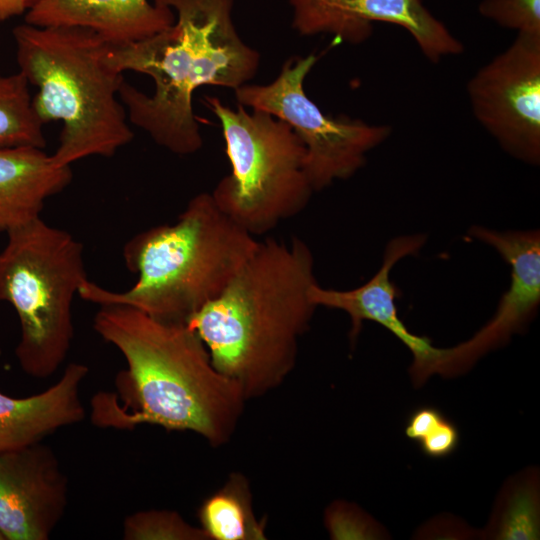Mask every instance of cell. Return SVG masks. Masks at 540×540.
<instances>
[{
  "mask_svg": "<svg viewBox=\"0 0 540 540\" xmlns=\"http://www.w3.org/2000/svg\"><path fill=\"white\" fill-rule=\"evenodd\" d=\"M219 119L231 172L211 193L219 208L253 236L299 214L314 192L305 146L286 122L269 113L232 109L206 96Z\"/></svg>",
  "mask_w": 540,
  "mask_h": 540,
  "instance_id": "7",
  "label": "cell"
},
{
  "mask_svg": "<svg viewBox=\"0 0 540 540\" xmlns=\"http://www.w3.org/2000/svg\"><path fill=\"white\" fill-rule=\"evenodd\" d=\"M477 121L511 156L540 162V37L514 42L480 68L467 84Z\"/></svg>",
  "mask_w": 540,
  "mask_h": 540,
  "instance_id": "9",
  "label": "cell"
},
{
  "mask_svg": "<svg viewBox=\"0 0 540 540\" xmlns=\"http://www.w3.org/2000/svg\"><path fill=\"white\" fill-rule=\"evenodd\" d=\"M325 523L333 539H375L383 535L372 519L348 503L331 505Z\"/></svg>",
  "mask_w": 540,
  "mask_h": 540,
  "instance_id": "22",
  "label": "cell"
},
{
  "mask_svg": "<svg viewBox=\"0 0 540 540\" xmlns=\"http://www.w3.org/2000/svg\"><path fill=\"white\" fill-rule=\"evenodd\" d=\"M72 177L71 166H58L43 148H0V233L39 218L45 201Z\"/></svg>",
  "mask_w": 540,
  "mask_h": 540,
  "instance_id": "16",
  "label": "cell"
},
{
  "mask_svg": "<svg viewBox=\"0 0 540 540\" xmlns=\"http://www.w3.org/2000/svg\"><path fill=\"white\" fill-rule=\"evenodd\" d=\"M469 233L497 250L510 265V284L485 326L465 342L442 350L437 374L444 377L466 372L486 353L505 345L535 316L540 304V232L473 226Z\"/></svg>",
  "mask_w": 540,
  "mask_h": 540,
  "instance_id": "10",
  "label": "cell"
},
{
  "mask_svg": "<svg viewBox=\"0 0 540 540\" xmlns=\"http://www.w3.org/2000/svg\"><path fill=\"white\" fill-rule=\"evenodd\" d=\"M7 236L0 252V301L11 304L19 319L20 367L45 379L63 364L73 340V298L88 280L83 245L41 217Z\"/></svg>",
  "mask_w": 540,
  "mask_h": 540,
  "instance_id": "6",
  "label": "cell"
},
{
  "mask_svg": "<svg viewBox=\"0 0 540 540\" xmlns=\"http://www.w3.org/2000/svg\"><path fill=\"white\" fill-rule=\"evenodd\" d=\"M200 528L207 540H264L265 521L253 510L247 479L230 474L218 490L209 495L198 509Z\"/></svg>",
  "mask_w": 540,
  "mask_h": 540,
  "instance_id": "17",
  "label": "cell"
},
{
  "mask_svg": "<svg viewBox=\"0 0 540 540\" xmlns=\"http://www.w3.org/2000/svg\"><path fill=\"white\" fill-rule=\"evenodd\" d=\"M497 540H535L540 535L539 479L524 471L506 483L486 528Z\"/></svg>",
  "mask_w": 540,
  "mask_h": 540,
  "instance_id": "18",
  "label": "cell"
},
{
  "mask_svg": "<svg viewBox=\"0 0 540 540\" xmlns=\"http://www.w3.org/2000/svg\"><path fill=\"white\" fill-rule=\"evenodd\" d=\"M459 441L457 426L445 416L417 444L425 456L440 459L454 453Z\"/></svg>",
  "mask_w": 540,
  "mask_h": 540,
  "instance_id": "23",
  "label": "cell"
},
{
  "mask_svg": "<svg viewBox=\"0 0 540 540\" xmlns=\"http://www.w3.org/2000/svg\"><path fill=\"white\" fill-rule=\"evenodd\" d=\"M88 371L82 363H70L56 383L28 397L0 391V453L42 442L55 431L81 422L86 411L80 388Z\"/></svg>",
  "mask_w": 540,
  "mask_h": 540,
  "instance_id": "15",
  "label": "cell"
},
{
  "mask_svg": "<svg viewBox=\"0 0 540 540\" xmlns=\"http://www.w3.org/2000/svg\"><path fill=\"white\" fill-rule=\"evenodd\" d=\"M257 245L211 193H199L174 223L141 231L125 243V266L137 275L129 289L111 291L88 279L78 295L99 306H128L159 320L187 323L223 292Z\"/></svg>",
  "mask_w": 540,
  "mask_h": 540,
  "instance_id": "4",
  "label": "cell"
},
{
  "mask_svg": "<svg viewBox=\"0 0 540 540\" xmlns=\"http://www.w3.org/2000/svg\"><path fill=\"white\" fill-rule=\"evenodd\" d=\"M16 59L29 84L37 88L33 109L43 125L63 124L51 155L58 166L90 156L112 157L134 134L118 91L124 80L108 61L110 44L80 26L13 29Z\"/></svg>",
  "mask_w": 540,
  "mask_h": 540,
  "instance_id": "5",
  "label": "cell"
},
{
  "mask_svg": "<svg viewBox=\"0 0 540 540\" xmlns=\"http://www.w3.org/2000/svg\"><path fill=\"white\" fill-rule=\"evenodd\" d=\"M93 328L126 361L114 389L91 399L95 426L133 430L155 425L196 433L212 446L230 440L246 398L213 366L205 344L187 323L108 305L100 306Z\"/></svg>",
  "mask_w": 540,
  "mask_h": 540,
  "instance_id": "1",
  "label": "cell"
},
{
  "mask_svg": "<svg viewBox=\"0 0 540 540\" xmlns=\"http://www.w3.org/2000/svg\"><path fill=\"white\" fill-rule=\"evenodd\" d=\"M175 21L173 11L149 0H39L26 14L35 26H80L111 45L153 36Z\"/></svg>",
  "mask_w": 540,
  "mask_h": 540,
  "instance_id": "14",
  "label": "cell"
},
{
  "mask_svg": "<svg viewBox=\"0 0 540 540\" xmlns=\"http://www.w3.org/2000/svg\"><path fill=\"white\" fill-rule=\"evenodd\" d=\"M478 12L503 28L540 37V0H482Z\"/></svg>",
  "mask_w": 540,
  "mask_h": 540,
  "instance_id": "21",
  "label": "cell"
},
{
  "mask_svg": "<svg viewBox=\"0 0 540 540\" xmlns=\"http://www.w3.org/2000/svg\"><path fill=\"white\" fill-rule=\"evenodd\" d=\"M170 8L167 29L124 45H111L109 63L119 72L150 76L148 95L125 79L118 95L129 122L155 143L177 155H189L203 144L192 106L204 85L237 89L254 78L259 53L240 38L232 18L234 0H154Z\"/></svg>",
  "mask_w": 540,
  "mask_h": 540,
  "instance_id": "2",
  "label": "cell"
},
{
  "mask_svg": "<svg viewBox=\"0 0 540 540\" xmlns=\"http://www.w3.org/2000/svg\"><path fill=\"white\" fill-rule=\"evenodd\" d=\"M39 0H0V22L26 14Z\"/></svg>",
  "mask_w": 540,
  "mask_h": 540,
  "instance_id": "25",
  "label": "cell"
},
{
  "mask_svg": "<svg viewBox=\"0 0 540 540\" xmlns=\"http://www.w3.org/2000/svg\"><path fill=\"white\" fill-rule=\"evenodd\" d=\"M68 504V479L42 442L0 453V533L4 540H47Z\"/></svg>",
  "mask_w": 540,
  "mask_h": 540,
  "instance_id": "12",
  "label": "cell"
},
{
  "mask_svg": "<svg viewBox=\"0 0 540 540\" xmlns=\"http://www.w3.org/2000/svg\"><path fill=\"white\" fill-rule=\"evenodd\" d=\"M444 417L445 415L435 407H419L409 415L405 434L410 440L418 443Z\"/></svg>",
  "mask_w": 540,
  "mask_h": 540,
  "instance_id": "24",
  "label": "cell"
},
{
  "mask_svg": "<svg viewBox=\"0 0 540 540\" xmlns=\"http://www.w3.org/2000/svg\"><path fill=\"white\" fill-rule=\"evenodd\" d=\"M0 540H4L3 536L1 535V533H0Z\"/></svg>",
  "mask_w": 540,
  "mask_h": 540,
  "instance_id": "26",
  "label": "cell"
},
{
  "mask_svg": "<svg viewBox=\"0 0 540 540\" xmlns=\"http://www.w3.org/2000/svg\"><path fill=\"white\" fill-rule=\"evenodd\" d=\"M293 28L303 36L328 33L360 44L372 34L374 22L405 29L431 62L463 52L459 41L423 0H289Z\"/></svg>",
  "mask_w": 540,
  "mask_h": 540,
  "instance_id": "11",
  "label": "cell"
},
{
  "mask_svg": "<svg viewBox=\"0 0 540 540\" xmlns=\"http://www.w3.org/2000/svg\"><path fill=\"white\" fill-rule=\"evenodd\" d=\"M125 540H207L200 527L169 510L138 511L123 522Z\"/></svg>",
  "mask_w": 540,
  "mask_h": 540,
  "instance_id": "20",
  "label": "cell"
},
{
  "mask_svg": "<svg viewBox=\"0 0 540 540\" xmlns=\"http://www.w3.org/2000/svg\"><path fill=\"white\" fill-rule=\"evenodd\" d=\"M43 123L36 115L29 83L21 72L0 74V148H45Z\"/></svg>",
  "mask_w": 540,
  "mask_h": 540,
  "instance_id": "19",
  "label": "cell"
},
{
  "mask_svg": "<svg viewBox=\"0 0 540 540\" xmlns=\"http://www.w3.org/2000/svg\"><path fill=\"white\" fill-rule=\"evenodd\" d=\"M317 60L315 54L290 58L271 83L235 89L240 105L269 113L292 127L305 146V171L313 191L354 175L364 166L367 153L391 134L388 125L324 114L304 90V80Z\"/></svg>",
  "mask_w": 540,
  "mask_h": 540,
  "instance_id": "8",
  "label": "cell"
},
{
  "mask_svg": "<svg viewBox=\"0 0 540 540\" xmlns=\"http://www.w3.org/2000/svg\"><path fill=\"white\" fill-rule=\"evenodd\" d=\"M425 241L422 234L395 237L385 247L380 268L366 283L349 290L324 288L316 283L310 293L317 307L341 310L349 316L351 341L357 338L366 320L390 331L413 355L409 373L416 386L437 373L442 348L433 346L426 337L413 334L402 322L396 306L399 291L390 274L401 259L419 253Z\"/></svg>",
  "mask_w": 540,
  "mask_h": 540,
  "instance_id": "13",
  "label": "cell"
},
{
  "mask_svg": "<svg viewBox=\"0 0 540 540\" xmlns=\"http://www.w3.org/2000/svg\"><path fill=\"white\" fill-rule=\"evenodd\" d=\"M314 258L301 239L268 238L223 292L187 322L213 366L246 400L278 387L294 369L298 342L317 306Z\"/></svg>",
  "mask_w": 540,
  "mask_h": 540,
  "instance_id": "3",
  "label": "cell"
}]
</instances>
